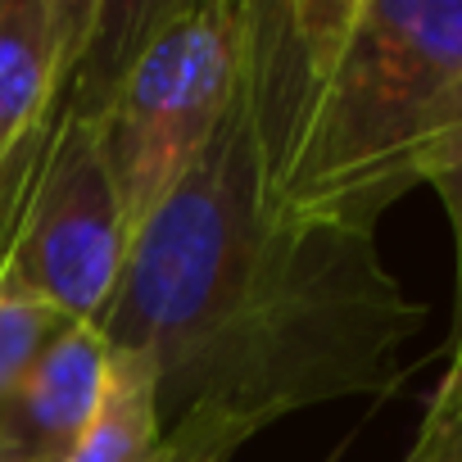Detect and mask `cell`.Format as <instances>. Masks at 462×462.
<instances>
[{"mask_svg":"<svg viewBox=\"0 0 462 462\" xmlns=\"http://www.w3.org/2000/svg\"><path fill=\"white\" fill-rule=\"evenodd\" d=\"M245 0L105 5L87 42L96 123L132 236L217 136L241 87Z\"/></svg>","mask_w":462,"mask_h":462,"instance_id":"3957f363","label":"cell"},{"mask_svg":"<svg viewBox=\"0 0 462 462\" xmlns=\"http://www.w3.org/2000/svg\"><path fill=\"white\" fill-rule=\"evenodd\" d=\"M403 462H462V345H453L448 372H444Z\"/></svg>","mask_w":462,"mask_h":462,"instance_id":"9c48e42d","label":"cell"},{"mask_svg":"<svg viewBox=\"0 0 462 462\" xmlns=\"http://www.w3.org/2000/svg\"><path fill=\"white\" fill-rule=\"evenodd\" d=\"M132 241L100 150L96 78L78 60L55 118L0 177V286L51 304L69 322H105Z\"/></svg>","mask_w":462,"mask_h":462,"instance_id":"277c9868","label":"cell"},{"mask_svg":"<svg viewBox=\"0 0 462 462\" xmlns=\"http://www.w3.org/2000/svg\"><path fill=\"white\" fill-rule=\"evenodd\" d=\"M421 322L426 304L385 268L376 231L295 222L263 199L231 100L136 231L100 327L118 354L150 363L168 448L226 462L291 412L394 390Z\"/></svg>","mask_w":462,"mask_h":462,"instance_id":"6da1fadb","label":"cell"},{"mask_svg":"<svg viewBox=\"0 0 462 462\" xmlns=\"http://www.w3.org/2000/svg\"><path fill=\"white\" fill-rule=\"evenodd\" d=\"M168 435L159 417V390L150 363L114 349V381L91 430L69 448L64 462H168Z\"/></svg>","mask_w":462,"mask_h":462,"instance_id":"52a82bcc","label":"cell"},{"mask_svg":"<svg viewBox=\"0 0 462 462\" xmlns=\"http://www.w3.org/2000/svg\"><path fill=\"white\" fill-rule=\"evenodd\" d=\"M426 186L439 195V204L448 213V231H453V268H457V286H453V345H462V136L430 163Z\"/></svg>","mask_w":462,"mask_h":462,"instance_id":"30bf717a","label":"cell"},{"mask_svg":"<svg viewBox=\"0 0 462 462\" xmlns=\"http://www.w3.org/2000/svg\"><path fill=\"white\" fill-rule=\"evenodd\" d=\"M64 327H69V318H60L51 304L0 286V412H5V403L14 399L28 367L42 358V349Z\"/></svg>","mask_w":462,"mask_h":462,"instance_id":"ba28073f","label":"cell"},{"mask_svg":"<svg viewBox=\"0 0 462 462\" xmlns=\"http://www.w3.org/2000/svg\"><path fill=\"white\" fill-rule=\"evenodd\" d=\"M236 105L282 217L376 231L462 136V0H245Z\"/></svg>","mask_w":462,"mask_h":462,"instance_id":"7a4b0ae2","label":"cell"},{"mask_svg":"<svg viewBox=\"0 0 462 462\" xmlns=\"http://www.w3.org/2000/svg\"><path fill=\"white\" fill-rule=\"evenodd\" d=\"M100 0H0V177L55 118Z\"/></svg>","mask_w":462,"mask_h":462,"instance_id":"5b68a950","label":"cell"},{"mask_svg":"<svg viewBox=\"0 0 462 462\" xmlns=\"http://www.w3.org/2000/svg\"><path fill=\"white\" fill-rule=\"evenodd\" d=\"M114 381V345L100 322H69L0 412V462H64L91 430Z\"/></svg>","mask_w":462,"mask_h":462,"instance_id":"8992f818","label":"cell"},{"mask_svg":"<svg viewBox=\"0 0 462 462\" xmlns=\"http://www.w3.org/2000/svg\"><path fill=\"white\" fill-rule=\"evenodd\" d=\"M168 462H190V457H177V453H172V457H168Z\"/></svg>","mask_w":462,"mask_h":462,"instance_id":"8fae6325","label":"cell"}]
</instances>
